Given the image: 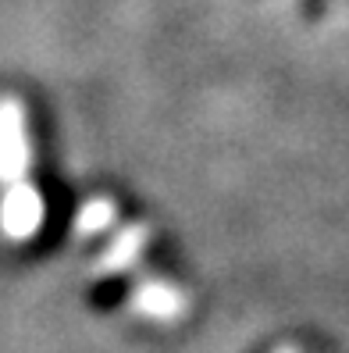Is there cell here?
Returning <instances> with one entry per match:
<instances>
[{
    "label": "cell",
    "mask_w": 349,
    "mask_h": 353,
    "mask_svg": "<svg viewBox=\"0 0 349 353\" xmlns=\"http://www.w3.org/2000/svg\"><path fill=\"white\" fill-rule=\"evenodd\" d=\"M32 168V139L22 100L0 97V232L11 243H29L47 221V203L39 196Z\"/></svg>",
    "instance_id": "cell-1"
},
{
    "label": "cell",
    "mask_w": 349,
    "mask_h": 353,
    "mask_svg": "<svg viewBox=\"0 0 349 353\" xmlns=\"http://www.w3.org/2000/svg\"><path fill=\"white\" fill-rule=\"evenodd\" d=\"M129 296H132L129 303L139 310V314L157 318V321H171V318H178L182 310H186V296H182L171 282H160V279L136 282Z\"/></svg>",
    "instance_id": "cell-2"
},
{
    "label": "cell",
    "mask_w": 349,
    "mask_h": 353,
    "mask_svg": "<svg viewBox=\"0 0 349 353\" xmlns=\"http://www.w3.org/2000/svg\"><path fill=\"white\" fill-rule=\"evenodd\" d=\"M147 246H150V225H142V221L125 225L118 232V239L107 246V254L100 257V272H104V275L125 272V268H132L142 254H147Z\"/></svg>",
    "instance_id": "cell-3"
},
{
    "label": "cell",
    "mask_w": 349,
    "mask_h": 353,
    "mask_svg": "<svg viewBox=\"0 0 349 353\" xmlns=\"http://www.w3.org/2000/svg\"><path fill=\"white\" fill-rule=\"evenodd\" d=\"M114 221H118V203L111 196H93L78 207L75 232L78 236H96V232H104V228H111Z\"/></svg>",
    "instance_id": "cell-4"
}]
</instances>
